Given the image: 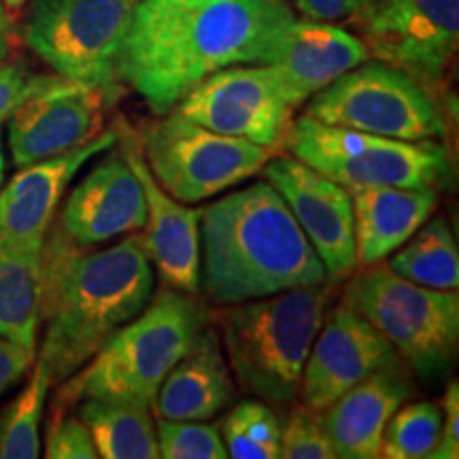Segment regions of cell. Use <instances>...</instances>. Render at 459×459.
<instances>
[{
  "label": "cell",
  "mask_w": 459,
  "mask_h": 459,
  "mask_svg": "<svg viewBox=\"0 0 459 459\" xmlns=\"http://www.w3.org/2000/svg\"><path fill=\"white\" fill-rule=\"evenodd\" d=\"M117 141V130L100 132L82 147L22 166L0 192V247L43 245L68 183L91 158L100 156Z\"/></svg>",
  "instance_id": "obj_17"
},
{
  "label": "cell",
  "mask_w": 459,
  "mask_h": 459,
  "mask_svg": "<svg viewBox=\"0 0 459 459\" xmlns=\"http://www.w3.org/2000/svg\"><path fill=\"white\" fill-rule=\"evenodd\" d=\"M152 294L153 271L143 234L88 254L57 226L43 243L41 317L48 319V334L39 355L51 385L88 364Z\"/></svg>",
  "instance_id": "obj_2"
},
{
  "label": "cell",
  "mask_w": 459,
  "mask_h": 459,
  "mask_svg": "<svg viewBox=\"0 0 459 459\" xmlns=\"http://www.w3.org/2000/svg\"><path fill=\"white\" fill-rule=\"evenodd\" d=\"M11 45H13V24H11V17L3 0H0V65L7 60Z\"/></svg>",
  "instance_id": "obj_36"
},
{
  "label": "cell",
  "mask_w": 459,
  "mask_h": 459,
  "mask_svg": "<svg viewBox=\"0 0 459 459\" xmlns=\"http://www.w3.org/2000/svg\"><path fill=\"white\" fill-rule=\"evenodd\" d=\"M330 296L325 283L304 285L238 302L223 313V347L247 392L273 404L296 398Z\"/></svg>",
  "instance_id": "obj_5"
},
{
  "label": "cell",
  "mask_w": 459,
  "mask_h": 459,
  "mask_svg": "<svg viewBox=\"0 0 459 459\" xmlns=\"http://www.w3.org/2000/svg\"><path fill=\"white\" fill-rule=\"evenodd\" d=\"M443 428L438 445L429 453V459H457L459 457V385L449 383L443 398Z\"/></svg>",
  "instance_id": "obj_33"
},
{
  "label": "cell",
  "mask_w": 459,
  "mask_h": 459,
  "mask_svg": "<svg viewBox=\"0 0 459 459\" xmlns=\"http://www.w3.org/2000/svg\"><path fill=\"white\" fill-rule=\"evenodd\" d=\"M43 245L0 247V336L37 351Z\"/></svg>",
  "instance_id": "obj_23"
},
{
  "label": "cell",
  "mask_w": 459,
  "mask_h": 459,
  "mask_svg": "<svg viewBox=\"0 0 459 459\" xmlns=\"http://www.w3.org/2000/svg\"><path fill=\"white\" fill-rule=\"evenodd\" d=\"M51 77L32 74L24 62L0 65V126H3L15 108L26 102L34 91H39Z\"/></svg>",
  "instance_id": "obj_32"
},
{
  "label": "cell",
  "mask_w": 459,
  "mask_h": 459,
  "mask_svg": "<svg viewBox=\"0 0 459 459\" xmlns=\"http://www.w3.org/2000/svg\"><path fill=\"white\" fill-rule=\"evenodd\" d=\"M200 221V283L211 300L238 304L328 281L290 206L268 181L220 198Z\"/></svg>",
  "instance_id": "obj_3"
},
{
  "label": "cell",
  "mask_w": 459,
  "mask_h": 459,
  "mask_svg": "<svg viewBox=\"0 0 459 459\" xmlns=\"http://www.w3.org/2000/svg\"><path fill=\"white\" fill-rule=\"evenodd\" d=\"M264 175L290 206L328 281L351 277L358 266L351 192L296 158L268 160Z\"/></svg>",
  "instance_id": "obj_13"
},
{
  "label": "cell",
  "mask_w": 459,
  "mask_h": 459,
  "mask_svg": "<svg viewBox=\"0 0 459 459\" xmlns=\"http://www.w3.org/2000/svg\"><path fill=\"white\" fill-rule=\"evenodd\" d=\"M34 358H37V353L32 349H26L0 336V395L7 394L32 368Z\"/></svg>",
  "instance_id": "obj_34"
},
{
  "label": "cell",
  "mask_w": 459,
  "mask_h": 459,
  "mask_svg": "<svg viewBox=\"0 0 459 459\" xmlns=\"http://www.w3.org/2000/svg\"><path fill=\"white\" fill-rule=\"evenodd\" d=\"M285 147L349 192L368 187H449V152L436 141H402L319 122L304 113L291 122Z\"/></svg>",
  "instance_id": "obj_7"
},
{
  "label": "cell",
  "mask_w": 459,
  "mask_h": 459,
  "mask_svg": "<svg viewBox=\"0 0 459 459\" xmlns=\"http://www.w3.org/2000/svg\"><path fill=\"white\" fill-rule=\"evenodd\" d=\"M355 254L361 266L383 262L429 220L438 204L434 187H368L351 194Z\"/></svg>",
  "instance_id": "obj_22"
},
{
  "label": "cell",
  "mask_w": 459,
  "mask_h": 459,
  "mask_svg": "<svg viewBox=\"0 0 459 459\" xmlns=\"http://www.w3.org/2000/svg\"><path fill=\"white\" fill-rule=\"evenodd\" d=\"M234 400V383L213 330H200L158 389L152 409L172 421H209Z\"/></svg>",
  "instance_id": "obj_21"
},
{
  "label": "cell",
  "mask_w": 459,
  "mask_h": 459,
  "mask_svg": "<svg viewBox=\"0 0 459 459\" xmlns=\"http://www.w3.org/2000/svg\"><path fill=\"white\" fill-rule=\"evenodd\" d=\"M279 457L283 459H334L336 451L332 445L324 415L308 406H298L281 426Z\"/></svg>",
  "instance_id": "obj_30"
},
{
  "label": "cell",
  "mask_w": 459,
  "mask_h": 459,
  "mask_svg": "<svg viewBox=\"0 0 459 459\" xmlns=\"http://www.w3.org/2000/svg\"><path fill=\"white\" fill-rule=\"evenodd\" d=\"M221 438L228 457L234 459H277L281 446V423L262 402L247 400L223 421Z\"/></svg>",
  "instance_id": "obj_27"
},
{
  "label": "cell",
  "mask_w": 459,
  "mask_h": 459,
  "mask_svg": "<svg viewBox=\"0 0 459 459\" xmlns=\"http://www.w3.org/2000/svg\"><path fill=\"white\" fill-rule=\"evenodd\" d=\"M4 181V153H3V134H0V187Z\"/></svg>",
  "instance_id": "obj_37"
},
{
  "label": "cell",
  "mask_w": 459,
  "mask_h": 459,
  "mask_svg": "<svg viewBox=\"0 0 459 459\" xmlns=\"http://www.w3.org/2000/svg\"><path fill=\"white\" fill-rule=\"evenodd\" d=\"M389 268L402 279L429 290H457L459 254L446 221L436 217L419 228L389 260Z\"/></svg>",
  "instance_id": "obj_25"
},
{
  "label": "cell",
  "mask_w": 459,
  "mask_h": 459,
  "mask_svg": "<svg viewBox=\"0 0 459 459\" xmlns=\"http://www.w3.org/2000/svg\"><path fill=\"white\" fill-rule=\"evenodd\" d=\"M443 411L434 402H412L394 412L383 434L381 457L423 459L438 445Z\"/></svg>",
  "instance_id": "obj_28"
},
{
  "label": "cell",
  "mask_w": 459,
  "mask_h": 459,
  "mask_svg": "<svg viewBox=\"0 0 459 459\" xmlns=\"http://www.w3.org/2000/svg\"><path fill=\"white\" fill-rule=\"evenodd\" d=\"M145 196L124 156L102 160L73 189L60 228L82 247L107 243L145 226Z\"/></svg>",
  "instance_id": "obj_18"
},
{
  "label": "cell",
  "mask_w": 459,
  "mask_h": 459,
  "mask_svg": "<svg viewBox=\"0 0 459 459\" xmlns=\"http://www.w3.org/2000/svg\"><path fill=\"white\" fill-rule=\"evenodd\" d=\"M158 449L164 459H226L221 429L204 421H172L158 417Z\"/></svg>",
  "instance_id": "obj_29"
},
{
  "label": "cell",
  "mask_w": 459,
  "mask_h": 459,
  "mask_svg": "<svg viewBox=\"0 0 459 459\" xmlns=\"http://www.w3.org/2000/svg\"><path fill=\"white\" fill-rule=\"evenodd\" d=\"M4 4H9L11 9H17V7H22V4L26 3V0H3Z\"/></svg>",
  "instance_id": "obj_38"
},
{
  "label": "cell",
  "mask_w": 459,
  "mask_h": 459,
  "mask_svg": "<svg viewBox=\"0 0 459 459\" xmlns=\"http://www.w3.org/2000/svg\"><path fill=\"white\" fill-rule=\"evenodd\" d=\"M122 141V156L145 196V251L149 262L156 264L166 287L198 294L200 290V217L203 211L183 206L156 181L143 158L139 136L130 130H117Z\"/></svg>",
  "instance_id": "obj_16"
},
{
  "label": "cell",
  "mask_w": 459,
  "mask_h": 459,
  "mask_svg": "<svg viewBox=\"0 0 459 459\" xmlns=\"http://www.w3.org/2000/svg\"><path fill=\"white\" fill-rule=\"evenodd\" d=\"M368 56L426 88L445 79L459 41V0H372L351 17Z\"/></svg>",
  "instance_id": "obj_11"
},
{
  "label": "cell",
  "mask_w": 459,
  "mask_h": 459,
  "mask_svg": "<svg viewBox=\"0 0 459 459\" xmlns=\"http://www.w3.org/2000/svg\"><path fill=\"white\" fill-rule=\"evenodd\" d=\"M398 361H402L398 353L381 332L347 304H341L321 324L298 394L304 406L321 412L372 372Z\"/></svg>",
  "instance_id": "obj_15"
},
{
  "label": "cell",
  "mask_w": 459,
  "mask_h": 459,
  "mask_svg": "<svg viewBox=\"0 0 459 459\" xmlns=\"http://www.w3.org/2000/svg\"><path fill=\"white\" fill-rule=\"evenodd\" d=\"M217 134L238 136L274 153L285 147L294 105L268 65H237L200 82L175 107Z\"/></svg>",
  "instance_id": "obj_12"
},
{
  "label": "cell",
  "mask_w": 459,
  "mask_h": 459,
  "mask_svg": "<svg viewBox=\"0 0 459 459\" xmlns=\"http://www.w3.org/2000/svg\"><path fill=\"white\" fill-rule=\"evenodd\" d=\"M45 457L49 459H96L94 440L79 417H68L60 406H54L45 443Z\"/></svg>",
  "instance_id": "obj_31"
},
{
  "label": "cell",
  "mask_w": 459,
  "mask_h": 459,
  "mask_svg": "<svg viewBox=\"0 0 459 459\" xmlns=\"http://www.w3.org/2000/svg\"><path fill=\"white\" fill-rule=\"evenodd\" d=\"M139 143L160 186L175 200L189 204L257 175L273 158L266 147L217 134L179 111H169L158 122L147 124Z\"/></svg>",
  "instance_id": "obj_10"
},
{
  "label": "cell",
  "mask_w": 459,
  "mask_h": 459,
  "mask_svg": "<svg viewBox=\"0 0 459 459\" xmlns=\"http://www.w3.org/2000/svg\"><path fill=\"white\" fill-rule=\"evenodd\" d=\"M307 115L402 141H436L449 132L432 90L385 62H364L341 74L315 94Z\"/></svg>",
  "instance_id": "obj_9"
},
{
  "label": "cell",
  "mask_w": 459,
  "mask_h": 459,
  "mask_svg": "<svg viewBox=\"0 0 459 459\" xmlns=\"http://www.w3.org/2000/svg\"><path fill=\"white\" fill-rule=\"evenodd\" d=\"M136 0H34L24 37L57 77L122 96V54Z\"/></svg>",
  "instance_id": "obj_8"
},
{
  "label": "cell",
  "mask_w": 459,
  "mask_h": 459,
  "mask_svg": "<svg viewBox=\"0 0 459 459\" xmlns=\"http://www.w3.org/2000/svg\"><path fill=\"white\" fill-rule=\"evenodd\" d=\"M49 387V370L39 358L26 387L0 415V457L37 459L41 455V419Z\"/></svg>",
  "instance_id": "obj_26"
},
{
  "label": "cell",
  "mask_w": 459,
  "mask_h": 459,
  "mask_svg": "<svg viewBox=\"0 0 459 459\" xmlns=\"http://www.w3.org/2000/svg\"><path fill=\"white\" fill-rule=\"evenodd\" d=\"M294 20L285 0H136L122 82L164 115L217 71L271 65Z\"/></svg>",
  "instance_id": "obj_1"
},
{
  "label": "cell",
  "mask_w": 459,
  "mask_h": 459,
  "mask_svg": "<svg viewBox=\"0 0 459 459\" xmlns=\"http://www.w3.org/2000/svg\"><path fill=\"white\" fill-rule=\"evenodd\" d=\"M99 457L158 459V434L149 409L126 402L85 398L79 409Z\"/></svg>",
  "instance_id": "obj_24"
},
{
  "label": "cell",
  "mask_w": 459,
  "mask_h": 459,
  "mask_svg": "<svg viewBox=\"0 0 459 459\" xmlns=\"http://www.w3.org/2000/svg\"><path fill=\"white\" fill-rule=\"evenodd\" d=\"M412 395V381L402 361L372 372L332 402L324 415L336 457H381L383 434L394 412Z\"/></svg>",
  "instance_id": "obj_20"
},
{
  "label": "cell",
  "mask_w": 459,
  "mask_h": 459,
  "mask_svg": "<svg viewBox=\"0 0 459 459\" xmlns=\"http://www.w3.org/2000/svg\"><path fill=\"white\" fill-rule=\"evenodd\" d=\"M342 304L381 332L421 381L432 385L451 372L459 341L457 290H429L372 264L349 281Z\"/></svg>",
  "instance_id": "obj_6"
},
{
  "label": "cell",
  "mask_w": 459,
  "mask_h": 459,
  "mask_svg": "<svg viewBox=\"0 0 459 459\" xmlns=\"http://www.w3.org/2000/svg\"><path fill=\"white\" fill-rule=\"evenodd\" d=\"M366 60V45L344 28L332 22L294 20L268 66L296 108Z\"/></svg>",
  "instance_id": "obj_19"
},
{
  "label": "cell",
  "mask_w": 459,
  "mask_h": 459,
  "mask_svg": "<svg viewBox=\"0 0 459 459\" xmlns=\"http://www.w3.org/2000/svg\"><path fill=\"white\" fill-rule=\"evenodd\" d=\"M294 7L315 22H341L351 20L361 9H366L372 0H291Z\"/></svg>",
  "instance_id": "obj_35"
},
{
  "label": "cell",
  "mask_w": 459,
  "mask_h": 459,
  "mask_svg": "<svg viewBox=\"0 0 459 459\" xmlns=\"http://www.w3.org/2000/svg\"><path fill=\"white\" fill-rule=\"evenodd\" d=\"M105 107L99 91L51 77L7 119L13 164L22 169L82 147L100 134Z\"/></svg>",
  "instance_id": "obj_14"
},
{
  "label": "cell",
  "mask_w": 459,
  "mask_h": 459,
  "mask_svg": "<svg viewBox=\"0 0 459 459\" xmlns=\"http://www.w3.org/2000/svg\"><path fill=\"white\" fill-rule=\"evenodd\" d=\"M204 315L194 294L166 287L102 344L83 370L74 372L56 404L100 398L152 409L166 375L204 328Z\"/></svg>",
  "instance_id": "obj_4"
}]
</instances>
